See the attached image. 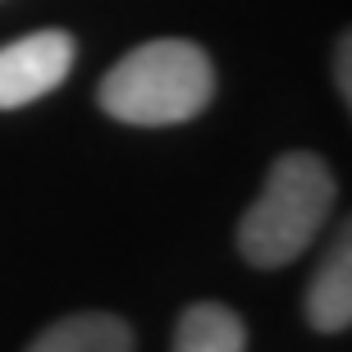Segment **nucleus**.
I'll return each mask as SVG.
<instances>
[{
    "label": "nucleus",
    "mask_w": 352,
    "mask_h": 352,
    "mask_svg": "<svg viewBox=\"0 0 352 352\" xmlns=\"http://www.w3.org/2000/svg\"><path fill=\"white\" fill-rule=\"evenodd\" d=\"M215 96V65L197 41H142L101 78V110L133 129L188 124Z\"/></svg>",
    "instance_id": "f257e3e1"
},
{
    "label": "nucleus",
    "mask_w": 352,
    "mask_h": 352,
    "mask_svg": "<svg viewBox=\"0 0 352 352\" xmlns=\"http://www.w3.org/2000/svg\"><path fill=\"white\" fill-rule=\"evenodd\" d=\"M334 210V174L316 151H284L265 174L261 197L238 224V252L256 270H279L311 248Z\"/></svg>",
    "instance_id": "f03ea898"
},
{
    "label": "nucleus",
    "mask_w": 352,
    "mask_h": 352,
    "mask_svg": "<svg viewBox=\"0 0 352 352\" xmlns=\"http://www.w3.org/2000/svg\"><path fill=\"white\" fill-rule=\"evenodd\" d=\"M69 69H74V37L60 28L0 46V110L41 101L69 78Z\"/></svg>",
    "instance_id": "7ed1b4c3"
},
{
    "label": "nucleus",
    "mask_w": 352,
    "mask_h": 352,
    "mask_svg": "<svg viewBox=\"0 0 352 352\" xmlns=\"http://www.w3.org/2000/svg\"><path fill=\"white\" fill-rule=\"evenodd\" d=\"M307 325L320 334H343L352 325V238L343 229L329 256L307 284Z\"/></svg>",
    "instance_id": "20e7f679"
},
{
    "label": "nucleus",
    "mask_w": 352,
    "mask_h": 352,
    "mask_svg": "<svg viewBox=\"0 0 352 352\" xmlns=\"http://www.w3.org/2000/svg\"><path fill=\"white\" fill-rule=\"evenodd\" d=\"M28 352H133V329L110 311H78L41 329Z\"/></svg>",
    "instance_id": "39448f33"
},
{
    "label": "nucleus",
    "mask_w": 352,
    "mask_h": 352,
    "mask_svg": "<svg viewBox=\"0 0 352 352\" xmlns=\"http://www.w3.org/2000/svg\"><path fill=\"white\" fill-rule=\"evenodd\" d=\"M174 352H248V325L220 302H192L174 325Z\"/></svg>",
    "instance_id": "423d86ee"
},
{
    "label": "nucleus",
    "mask_w": 352,
    "mask_h": 352,
    "mask_svg": "<svg viewBox=\"0 0 352 352\" xmlns=\"http://www.w3.org/2000/svg\"><path fill=\"white\" fill-rule=\"evenodd\" d=\"M348 55H352V46H348V37L339 41V91H343V101H352V78H348Z\"/></svg>",
    "instance_id": "0eeeda50"
}]
</instances>
